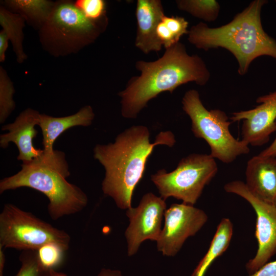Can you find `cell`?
<instances>
[{"mask_svg": "<svg viewBox=\"0 0 276 276\" xmlns=\"http://www.w3.org/2000/svg\"><path fill=\"white\" fill-rule=\"evenodd\" d=\"M150 135L146 126L134 125L119 133L114 142L97 144L94 148V158L105 170L102 191L120 209L131 207L133 192L143 177L154 147L159 145L172 147L176 142L170 131L160 132L153 143Z\"/></svg>", "mask_w": 276, "mask_h": 276, "instance_id": "cell-1", "label": "cell"}, {"mask_svg": "<svg viewBox=\"0 0 276 276\" xmlns=\"http://www.w3.org/2000/svg\"><path fill=\"white\" fill-rule=\"evenodd\" d=\"M136 68L141 75L133 77L118 95L121 114L127 119L136 118L148 102L164 91L172 93L178 86L194 82L207 83L210 73L203 59L189 55L183 44L178 42L166 49L162 57L151 62L139 60Z\"/></svg>", "mask_w": 276, "mask_h": 276, "instance_id": "cell-2", "label": "cell"}, {"mask_svg": "<svg viewBox=\"0 0 276 276\" xmlns=\"http://www.w3.org/2000/svg\"><path fill=\"white\" fill-rule=\"evenodd\" d=\"M255 0L227 24L210 28L200 22L189 30L188 41L199 49L222 48L229 51L238 63V72L245 74L257 58L267 56L276 59V41L263 29L261 13L267 3Z\"/></svg>", "mask_w": 276, "mask_h": 276, "instance_id": "cell-3", "label": "cell"}, {"mask_svg": "<svg viewBox=\"0 0 276 276\" xmlns=\"http://www.w3.org/2000/svg\"><path fill=\"white\" fill-rule=\"evenodd\" d=\"M21 167L17 173L1 180V194L21 187L37 190L49 199L48 213L54 220L79 212L87 205L86 194L66 180L70 172L63 151L55 150L50 156L43 153L30 162L22 163Z\"/></svg>", "mask_w": 276, "mask_h": 276, "instance_id": "cell-4", "label": "cell"}, {"mask_svg": "<svg viewBox=\"0 0 276 276\" xmlns=\"http://www.w3.org/2000/svg\"><path fill=\"white\" fill-rule=\"evenodd\" d=\"M107 18L93 20L87 18L74 2H55L48 18L39 29L43 47L55 56L79 51L93 42L104 31Z\"/></svg>", "mask_w": 276, "mask_h": 276, "instance_id": "cell-5", "label": "cell"}, {"mask_svg": "<svg viewBox=\"0 0 276 276\" xmlns=\"http://www.w3.org/2000/svg\"><path fill=\"white\" fill-rule=\"evenodd\" d=\"M182 109L191 121V130L197 138L204 140L210 147V155L223 163L233 162L250 151L249 144L235 138L229 130L232 122L225 112L208 110L198 91H186L182 99Z\"/></svg>", "mask_w": 276, "mask_h": 276, "instance_id": "cell-6", "label": "cell"}, {"mask_svg": "<svg viewBox=\"0 0 276 276\" xmlns=\"http://www.w3.org/2000/svg\"><path fill=\"white\" fill-rule=\"evenodd\" d=\"M217 171L215 159L210 154L193 153L181 159L170 172L159 170L151 180L164 200L172 197L194 205Z\"/></svg>", "mask_w": 276, "mask_h": 276, "instance_id": "cell-7", "label": "cell"}, {"mask_svg": "<svg viewBox=\"0 0 276 276\" xmlns=\"http://www.w3.org/2000/svg\"><path fill=\"white\" fill-rule=\"evenodd\" d=\"M70 236L31 213L11 203L5 204L0 214V246L24 250H37L42 246L56 243L66 251Z\"/></svg>", "mask_w": 276, "mask_h": 276, "instance_id": "cell-8", "label": "cell"}, {"mask_svg": "<svg viewBox=\"0 0 276 276\" xmlns=\"http://www.w3.org/2000/svg\"><path fill=\"white\" fill-rule=\"evenodd\" d=\"M224 190L248 201L257 215L256 237L258 248L255 257L246 264L249 273H254L276 254V205L267 203L254 195L245 182L234 180L226 183Z\"/></svg>", "mask_w": 276, "mask_h": 276, "instance_id": "cell-9", "label": "cell"}, {"mask_svg": "<svg viewBox=\"0 0 276 276\" xmlns=\"http://www.w3.org/2000/svg\"><path fill=\"white\" fill-rule=\"evenodd\" d=\"M208 219L203 210L193 205L172 204L165 212L164 225L156 241L157 250L164 256H175L185 241L195 235Z\"/></svg>", "mask_w": 276, "mask_h": 276, "instance_id": "cell-10", "label": "cell"}, {"mask_svg": "<svg viewBox=\"0 0 276 276\" xmlns=\"http://www.w3.org/2000/svg\"><path fill=\"white\" fill-rule=\"evenodd\" d=\"M166 210L165 200L152 193L144 195L137 207L127 210L129 224L125 236L129 256L135 254L144 241L157 240Z\"/></svg>", "mask_w": 276, "mask_h": 276, "instance_id": "cell-11", "label": "cell"}, {"mask_svg": "<svg viewBox=\"0 0 276 276\" xmlns=\"http://www.w3.org/2000/svg\"><path fill=\"white\" fill-rule=\"evenodd\" d=\"M255 108L232 113V122L242 121V140L252 146L267 143L276 131V91L259 97Z\"/></svg>", "mask_w": 276, "mask_h": 276, "instance_id": "cell-12", "label": "cell"}, {"mask_svg": "<svg viewBox=\"0 0 276 276\" xmlns=\"http://www.w3.org/2000/svg\"><path fill=\"white\" fill-rule=\"evenodd\" d=\"M40 113L32 108H27L17 117L13 123L4 125L3 131L6 133L0 135V146L6 148L10 142L15 144L18 150L17 159L22 163H28L41 156L43 150L36 148L33 140L38 131L35 127L38 125Z\"/></svg>", "mask_w": 276, "mask_h": 276, "instance_id": "cell-13", "label": "cell"}, {"mask_svg": "<svg viewBox=\"0 0 276 276\" xmlns=\"http://www.w3.org/2000/svg\"><path fill=\"white\" fill-rule=\"evenodd\" d=\"M165 15L159 0H138L135 16L137 30L135 45L145 54L159 52L162 45L156 35V28Z\"/></svg>", "mask_w": 276, "mask_h": 276, "instance_id": "cell-14", "label": "cell"}, {"mask_svg": "<svg viewBox=\"0 0 276 276\" xmlns=\"http://www.w3.org/2000/svg\"><path fill=\"white\" fill-rule=\"evenodd\" d=\"M248 189L262 200L276 205V157H252L245 171Z\"/></svg>", "mask_w": 276, "mask_h": 276, "instance_id": "cell-15", "label": "cell"}, {"mask_svg": "<svg viewBox=\"0 0 276 276\" xmlns=\"http://www.w3.org/2000/svg\"><path fill=\"white\" fill-rule=\"evenodd\" d=\"M94 118L93 109L88 105L82 107L76 113L65 117H54L40 114L38 126L42 134L44 155L50 156L53 154L54 142L66 130L75 126H89Z\"/></svg>", "mask_w": 276, "mask_h": 276, "instance_id": "cell-16", "label": "cell"}, {"mask_svg": "<svg viewBox=\"0 0 276 276\" xmlns=\"http://www.w3.org/2000/svg\"><path fill=\"white\" fill-rule=\"evenodd\" d=\"M4 6L22 16L32 26L40 29L50 16L55 2L48 0H7Z\"/></svg>", "mask_w": 276, "mask_h": 276, "instance_id": "cell-17", "label": "cell"}, {"mask_svg": "<svg viewBox=\"0 0 276 276\" xmlns=\"http://www.w3.org/2000/svg\"><path fill=\"white\" fill-rule=\"evenodd\" d=\"M233 224L228 218H223L211 241L210 247L191 276H203L206 269L227 248L232 237Z\"/></svg>", "mask_w": 276, "mask_h": 276, "instance_id": "cell-18", "label": "cell"}, {"mask_svg": "<svg viewBox=\"0 0 276 276\" xmlns=\"http://www.w3.org/2000/svg\"><path fill=\"white\" fill-rule=\"evenodd\" d=\"M26 20L20 15L13 12L3 6L0 7V25L7 33L13 46L16 59L21 63L27 56L23 48V29Z\"/></svg>", "mask_w": 276, "mask_h": 276, "instance_id": "cell-19", "label": "cell"}, {"mask_svg": "<svg viewBox=\"0 0 276 276\" xmlns=\"http://www.w3.org/2000/svg\"><path fill=\"white\" fill-rule=\"evenodd\" d=\"M189 23L180 16H168L164 15L156 28V35L165 49L179 42L181 36L188 33Z\"/></svg>", "mask_w": 276, "mask_h": 276, "instance_id": "cell-20", "label": "cell"}, {"mask_svg": "<svg viewBox=\"0 0 276 276\" xmlns=\"http://www.w3.org/2000/svg\"><path fill=\"white\" fill-rule=\"evenodd\" d=\"M176 3L179 10L209 22L217 18L220 9L215 0H178Z\"/></svg>", "mask_w": 276, "mask_h": 276, "instance_id": "cell-21", "label": "cell"}, {"mask_svg": "<svg viewBox=\"0 0 276 276\" xmlns=\"http://www.w3.org/2000/svg\"><path fill=\"white\" fill-rule=\"evenodd\" d=\"M13 84L5 69L0 67V123H4L15 107Z\"/></svg>", "mask_w": 276, "mask_h": 276, "instance_id": "cell-22", "label": "cell"}, {"mask_svg": "<svg viewBox=\"0 0 276 276\" xmlns=\"http://www.w3.org/2000/svg\"><path fill=\"white\" fill-rule=\"evenodd\" d=\"M66 250L60 245L50 242L37 250V257L42 267L45 270L55 269L63 261Z\"/></svg>", "mask_w": 276, "mask_h": 276, "instance_id": "cell-23", "label": "cell"}, {"mask_svg": "<svg viewBox=\"0 0 276 276\" xmlns=\"http://www.w3.org/2000/svg\"><path fill=\"white\" fill-rule=\"evenodd\" d=\"M20 267L15 276H43L45 270L41 266L37 250H24L19 257Z\"/></svg>", "mask_w": 276, "mask_h": 276, "instance_id": "cell-24", "label": "cell"}, {"mask_svg": "<svg viewBox=\"0 0 276 276\" xmlns=\"http://www.w3.org/2000/svg\"><path fill=\"white\" fill-rule=\"evenodd\" d=\"M74 4L90 20H99L107 17L106 3L103 0H77Z\"/></svg>", "mask_w": 276, "mask_h": 276, "instance_id": "cell-25", "label": "cell"}, {"mask_svg": "<svg viewBox=\"0 0 276 276\" xmlns=\"http://www.w3.org/2000/svg\"><path fill=\"white\" fill-rule=\"evenodd\" d=\"M43 276H67L64 273L58 272L55 269L45 270ZM98 276H123L121 272L118 270L102 269Z\"/></svg>", "mask_w": 276, "mask_h": 276, "instance_id": "cell-26", "label": "cell"}, {"mask_svg": "<svg viewBox=\"0 0 276 276\" xmlns=\"http://www.w3.org/2000/svg\"><path fill=\"white\" fill-rule=\"evenodd\" d=\"M250 276H276V260L266 263Z\"/></svg>", "mask_w": 276, "mask_h": 276, "instance_id": "cell-27", "label": "cell"}, {"mask_svg": "<svg viewBox=\"0 0 276 276\" xmlns=\"http://www.w3.org/2000/svg\"><path fill=\"white\" fill-rule=\"evenodd\" d=\"M9 37L4 30L0 32V61L4 62L5 60V53L8 47Z\"/></svg>", "mask_w": 276, "mask_h": 276, "instance_id": "cell-28", "label": "cell"}, {"mask_svg": "<svg viewBox=\"0 0 276 276\" xmlns=\"http://www.w3.org/2000/svg\"><path fill=\"white\" fill-rule=\"evenodd\" d=\"M259 155L265 157H276V136L271 144Z\"/></svg>", "mask_w": 276, "mask_h": 276, "instance_id": "cell-29", "label": "cell"}, {"mask_svg": "<svg viewBox=\"0 0 276 276\" xmlns=\"http://www.w3.org/2000/svg\"><path fill=\"white\" fill-rule=\"evenodd\" d=\"M5 256L3 248L0 246V276H4V268L5 263Z\"/></svg>", "mask_w": 276, "mask_h": 276, "instance_id": "cell-30", "label": "cell"}]
</instances>
